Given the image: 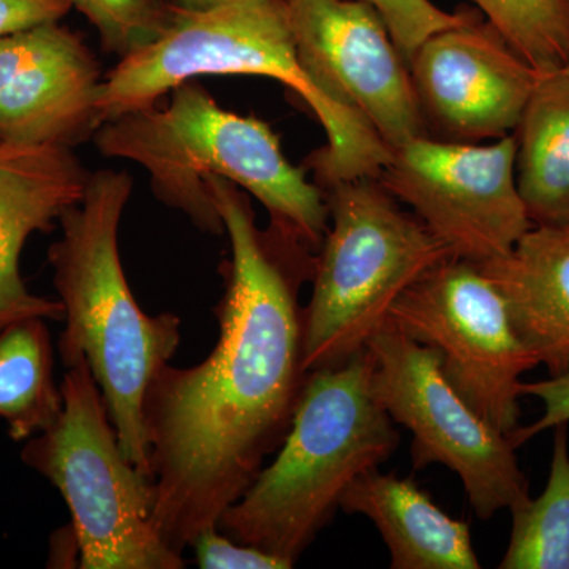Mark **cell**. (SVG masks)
Listing matches in <instances>:
<instances>
[{
    "label": "cell",
    "instance_id": "6da1fadb",
    "mask_svg": "<svg viewBox=\"0 0 569 569\" xmlns=\"http://www.w3.org/2000/svg\"><path fill=\"white\" fill-rule=\"evenodd\" d=\"M230 242L213 307L220 336L200 365L168 362L142 399L153 523L181 553L217 529L282 447L305 388V307L317 253L254 222L249 194L206 178Z\"/></svg>",
    "mask_w": 569,
    "mask_h": 569
},
{
    "label": "cell",
    "instance_id": "603a6c76",
    "mask_svg": "<svg viewBox=\"0 0 569 569\" xmlns=\"http://www.w3.org/2000/svg\"><path fill=\"white\" fill-rule=\"evenodd\" d=\"M194 559L201 569H290L282 559L241 545L220 533L219 529L203 531L193 542Z\"/></svg>",
    "mask_w": 569,
    "mask_h": 569
},
{
    "label": "cell",
    "instance_id": "3957f363",
    "mask_svg": "<svg viewBox=\"0 0 569 569\" xmlns=\"http://www.w3.org/2000/svg\"><path fill=\"white\" fill-rule=\"evenodd\" d=\"M93 140L104 157L140 164L153 194L206 233H224L206 186L208 176H219L257 198L277 233L316 253L323 244L329 227L323 190L306 168L288 162L268 123L223 110L198 82L174 88L164 108L102 123Z\"/></svg>",
    "mask_w": 569,
    "mask_h": 569
},
{
    "label": "cell",
    "instance_id": "83f0119b",
    "mask_svg": "<svg viewBox=\"0 0 569 569\" xmlns=\"http://www.w3.org/2000/svg\"><path fill=\"white\" fill-rule=\"evenodd\" d=\"M565 227L569 228V217H568L567 223H565Z\"/></svg>",
    "mask_w": 569,
    "mask_h": 569
},
{
    "label": "cell",
    "instance_id": "ba28073f",
    "mask_svg": "<svg viewBox=\"0 0 569 569\" xmlns=\"http://www.w3.org/2000/svg\"><path fill=\"white\" fill-rule=\"evenodd\" d=\"M377 402L413 436L415 468L443 466L462 481L478 518L526 503L529 481L507 433L479 417L451 387L432 347L385 323L370 337Z\"/></svg>",
    "mask_w": 569,
    "mask_h": 569
},
{
    "label": "cell",
    "instance_id": "9c48e42d",
    "mask_svg": "<svg viewBox=\"0 0 569 569\" xmlns=\"http://www.w3.org/2000/svg\"><path fill=\"white\" fill-rule=\"evenodd\" d=\"M388 321L432 347L460 397L500 432L519 426L522 376L541 366L477 264L448 258L397 299Z\"/></svg>",
    "mask_w": 569,
    "mask_h": 569
},
{
    "label": "cell",
    "instance_id": "4fadbf2b",
    "mask_svg": "<svg viewBox=\"0 0 569 569\" xmlns=\"http://www.w3.org/2000/svg\"><path fill=\"white\" fill-rule=\"evenodd\" d=\"M102 73L77 33L44 22L0 39V141L73 148L99 130Z\"/></svg>",
    "mask_w": 569,
    "mask_h": 569
},
{
    "label": "cell",
    "instance_id": "8992f818",
    "mask_svg": "<svg viewBox=\"0 0 569 569\" xmlns=\"http://www.w3.org/2000/svg\"><path fill=\"white\" fill-rule=\"evenodd\" d=\"M331 227L305 307L307 372L347 361L388 321L397 299L452 257L377 178L323 190Z\"/></svg>",
    "mask_w": 569,
    "mask_h": 569
},
{
    "label": "cell",
    "instance_id": "5b68a950",
    "mask_svg": "<svg viewBox=\"0 0 569 569\" xmlns=\"http://www.w3.org/2000/svg\"><path fill=\"white\" fill-rule=\"evenodd\" d=\"M369 347L307 373L276 459L223 512L219 529L295 567L351 485L395 455L399 432L377 402Z\"/></svg>",
    "mask_w": 569,
    "mask_h": 569
},
{
    "label": "cell",
    "instance_id": "8fae6325",
    "mask_svg": "<svg viewBox=\"0 0 569 569\" xmlns=\"http://www.w3.org/2000/svg\"><path fill=\"white\" fill-rule=\"evenodd\" d=\"M299 58L337 102L361 114L389 149L426 137L410 67L373 7L284 0Z\"/></svg>",
    "mask_w": 569,
    "mask_h": 569
},
{
    "label": "cell",
    "instance_id": "4316f807",
    "mask_svg": "<svg viewBox=\"0 0 569 569\" xmlns=\"http://www.w3.org/2000/svg\"><path fill=\"white\" fill-rule=\"evenodd\" d=\"M565 71V73H568L569 74V62L567 63V66L563 67V69H561Z\"/></svg>",
    "mask_w": 569,
    "mask_h": 569
},
{
    "label": "cell",
    "instance_id": "30bf717a",
    "mask_svg": "<svg viewBox=\"0 0 569 569\" xmlns=\"http://www.w3.org/2000/svg\"><path fill=\"white\" fill-rule=\"evenodd\" d=\"M516 134L492 144L417 137L392 149L378 182L473 264L503 257L533 227L516 179Z\"/></svg>",
    "mask_w": 569,
    "mask_h": 569
},
{
    "label": "cell",
    "instance_id": "cb8c5ba5",
    "mask_svg": "<svg viewBox=\"0 0 569 569\" xmlns=\"http://www.w3.org/2000/svg\"><path fill=\"white\" fill-rule=\"evenodd\" d=\"M522 396L537 397L542 403V415L529 426H518L508 438L518 449L539 433L560 425H569V370L561 376L539 381H522Z\"/></svg>",
    "mask_w": 569,
    "mask_h": 569
},
{
    "label": "cell",
    "instance_id": "ffe728a7",
    "mask_svg": "<svg viewBox=\"0 0 569 569\" xmlns=\"http://www.w3.org/2000/svg\"><path fill=\"white\" fill-rule=\"evenodd\" d=\"M509 47L539 73L569 62V0H471Z\"/></svg>",
    "mask_w": 569,
    "mask_h": 569
},
{
    "label": "cell",
    "instance_id": "7a4b0ae2",
    "mask_svg": "<svg viewBox=\"0 0 569 569\" xmlns=\"http://www.w3.org/2000/svg\"><path fill=\"white\" fill-rule=\"evenodd\" d=\"M204 74H253L282 82L321 123L326 144L306 170L321 190L359 178H377L391 149L361 114L346 107L307 71L296 47L284 0H228L200 11L174 10L163 32L119 59L103 78L99 122L156 107L178 86Z\"/></svg>",
    "mask_w": 569,
    "mask_h": 569
},
{
    "label": "cell",
    "instance_id": "9a60e30c",
    "mask_svg": "<svg viewBox=\"0 0 569 569\" xmlns=\"http://www.w3.org/2000/svg\"><path fill=\"white\" fill-rule=\"evenodd\" d=\"M507 302L522 342L548 367L569 370V228L533 224L503 257L477 264Z\"/></svg>",
    "mask_w": 569,
    "mask_h": 569
},
{
    "label": "cell",
    "instance_id": "44dd1931",
    "mask_svg": "<svg viewBox=\"0 0 569 569\" xmlns=\"http://www.w3.org/2000/svg\"><path fill=\"white\" fill-rule=\"evenodd\" d=\"M119 59L156 40L171 20L173 9L157 0H70Z\"/></svg>",
    "mask_w": 569,
    "mask_h": 569
},
{
    "label": "cell",
    "instance_id": "7c38bea8",
    "mask_svg": "<svg viewBox=\"0 0 569 569\" xmlns=\"http://www.w3.org/2000/svg\"><path fill=\"white\" fill-rule=\"evenodd\" d=\"M408 67L427 134L456 142L515 133L542 74L479 13L422 41Z\"/></svg>",
    "mask_w": 569,
    "mask_h": 569
},
{
    "label": "cell",
    "instance_id": "52a82bcc",
    "mask_svg": "<svg viewBox=\"0 0 569 569\" xmlns=\"http://www.w3.org/2000/svg\"><path fill=\"white\" fill-rule=\"evenodd\" d=\"M63 376L58 421L29 438L21 460L61 492L82 569H182L153 523L152 481L123 455L84 356Z\"/></svg>",
    "mask_w": 569,
    "mask_h": 569
},
{
    "label": "cell",
    "instance_id": "277c9868",
    "mask_svg": "<svg viewBox=\"0 0 569 569\" xmlns=\"http://www.w3.org/2000/svg\"><path fill=\"white\" fill-rule=\"evenodd\" d=\"M126 171L89 174L80 203L62 213V236L48 250L63 306V367L84 356L102 389L123 455L151 479L142 399L153 376L181 343V318L148 316L130 290L119 257V224L132 194ZM152 481V479H151Z\"/></svg>",
    "mask_w": 569,
    "mask_h": 569
},
{
    "label": "cell",
    "instance_id": "ac0fdd59",
    "mask_svg": "<svg viewBox=\"0 0 569 569\" xmlns=\"http://www.w3.org/2000/svg\"><path fill=\"white\" fill-rule=\"evenodd\" d=\"M63 410L54 380V351L44 318H26L0 331V418L13 441L50 429Z\"/></svg>",
    "mask_w": 569,
    "mask_h": 569
},
{
    "label": "cell",
    "instance_id": "2e32d148",
    "mask_svg": "<svg viewBox=\"0 0 569 569\" xmlns=\"http://www.w3.org/2000/svg\"><path fill=\"white\" fill-rule=\"evenodd\" d=\"M340 509L366 516L388 546L392 569H479L470 526L451 518L411 479L361 475Z\"/></svg>",
    "mask_w": 569,
    "mask_h": 569
},
{
    "label": "cell",
    "instance_id": "d4e9b609",
    "mask_svg": "<svg viewBox=\"0 0 569 569\" xmlns=\"http://www.w3.org/2000/svg\"><path fill=\"white\" fill-rule=\"evenodd\" d=\"M71 9L70 0H0V39L61 21Z\"/></svg>",
    "mask_w": 569,
    "mask_h": 569
},
{
    "label": "cell",
    "instance_id": "e0dca14e",
    "mask_svg": "<svg viewBox=\"0 0 569 569\" xmlns=\"http://www.w3.org/2000/svg\"><path fill=\"white\" fill-rule=\"evenodd\" d=\"M516 179L533 224L569 217V74H541L516 129Z\"/></svg>",
    "mask_w": 569,
    "mask_h": 569
},
{
    "label": "cell",
    "instance_id": "5bb4252c",
    "mask_svg": "<svg viewBox=\"0 0 569 569\" xmlns=\"http://www.w3.org/2000/svg\"><path fill=\"white\" fill-rule=\"evenodd\" d=\"M89 174L70 148L0 141V331L26 318L63 321L59 299L26 287L21 252L32 234L51 233L80 203Z\"/></svg>",
    "mask_w": 569,
    "mask_h": 569
},
{
    "label": "cell",
    "instance_id": "7402d4cb",
    "mask_svg": "<svg viewBox=\"0 0 569 569\" xmlns=\"http://www.w3.org/2000/svg\"><path fill=\"white\" fill-rule=\"evenodd\" d=\"M359 2H365L378 11L407 62L418 50L419 44L433 33L463 24L478 13L473 9L449 13L437 7L432 0H359Z\"/></svg>",
    "mask_w": 569,
    "mask_h": 569
},
{
    "label": "cell",
    "instance_id": "484cf974",
    "mask_svg": "<svg viewBox=\"0 0 569 569\" xmlns=\"http://www.w3.org/2000/svg\"><path fill=\"white\" fill-rule=\"evenodd\" d=\"M228 0H170V7L174 10L200 11L222 6Z\"/></svg>",
    "mask_w": 569,
    "mask_h": 569
},
{
    "label": "cell",
    "instance_id": "d6986e66",
    "mask_svg": "<svg viewBox=\"0 0 569 569\" xmlns=\"http://www.w3.org/2000/svg\"><path fill=\"white\" fill-rule=\"evenodd\" d=\"M569 425L553 427L548 485L512 509L511 539L500 569H569Z\"/></svg>",
    "mask_w": 569,
    "mask_h": 569
}]
</instances>
